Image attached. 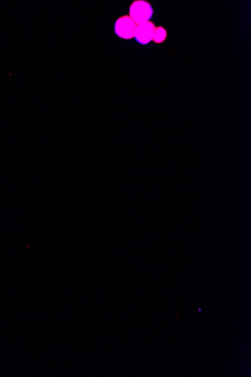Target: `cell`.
<instances>
[{"instance_id": "cell-2", "label": "cell", "mask_w": 251, "mask_h": 377, "mask_svg": "<svg viewBox=\"0 0 251 377\" xmlns=\"http://www.w3.org/2000/svg\"><path fill=\"white\" fill-rule=\"evenodd\" d=\"M137 24L129 15H124L117 20L115 33L123 40H131L135 37Z\"/></svg>"}, {"instance_id": "cell-1", "label": "cell", "mask_w": 251, "mask_h": 377, "mask_svg": "<svg viewBox=\"0 0 251 377\" xmlns=\"http://www.w3.org/2000/svg\"><path fill=\"white\" fill-rule=\"evenodd\" d=\"M153 13L151 4L145 0H135L129 7V16L137 24L150 21Z\"/></svg>"}, {"instance_id": "cell-4", "label": "cell", "mask_w": 251, "mask_h": 377, "mask_svg": "<svg viewBox=\"0 0 251 377\" xmlns=\"http://www.w3.org/2000/svg\"><path fill=\"white\" fill-rule=\"evenodd\" d=\"M167 37V32L163 27H156L154 30V37H153V41L157 44L164 43Z\"/></svg>"}, {"instance_id": "cell-3", "label": "cell", "mask_w": 251, "mask_h": 377, "mask_svg": "<svg viewBox=\"0 0 251 377\" xmlns=\"http://www.w3.org/2000/svg\"><path fill=\"white\" fill-rule=\"evenodd\" d=\"M155 28V25L151 21L137 24L134 38L140 44L148 45L152 41Z\"/></svg>"}]
</instances>
